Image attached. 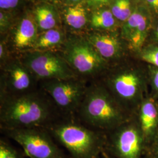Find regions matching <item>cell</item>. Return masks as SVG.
Here are the masks:
<instances>
[{
	"label": "cell",
	"mask_w": 158,
	"mask_h": 158,
	"mask_svg": "<svg viewBox=\"0 0 158 158\" xmlns=\"http://www.w3.org/2000/svg\"><path fill=\"white\" fill-rule=\"evenodd\" d=\"M138 54L142 61L158 68V46H153L143 48Z\"/></svg>",
	"instance_id": "cell-20"
},
{
	"label": "cell",
	"mask_w": 158,
	"mask_h": 158,
	"mask_svg": "<svg viewBox=\"0 0 158 158\" xmlns=\"http://www.w3.org/2000/svg\"><path fill=\"white\" fill-rule=\"evenodd\" d=\"M10 25V18L4 12H0V28L1 31H4Z\"/></svg>",
	"instance_id": "cell-25"
},
{
	"label": "cell",
	"mask_w": 158,
	"mask_h": 158,
	"mask_svg": "<svg viewBox=\"0 0 158 158\" xmlns=\"http://www.w3.org/2000/svg\"><path fill=\"white\" fill-rule=\"evenodd\" d=\"M21 60L39 83L48 80L77 77L63 57L54 51L26 52Z\"/></svg>",
	"instance_id": "cell-9"
},
{
	"label": "cell",
	"mask_w": 158,
	"mask_h": 158,
	"mask_svg": "<svg viewBox=\"0 0 158 158\" xmlns=\"http://www.w3.org/2000/svg\"><path fill=\"white\" fill-rule=\"evenodd\" d=\"M147 153L153 158H158V134L147 148Z\"/></svg>",
	"instance_id": "cell-23"
},
{
	"label": "cell",
	"mask_w": 158,
	"mask_h": 158,
	"mask_svg": "<svg viewBox=\"0 0 158 158\" xmlns=\"http://www.w3.org/2000/svg\"><path fill=\"white\" fill-rule=\"evenodd\" d=\"M19 0H0V8L2 10H10L17 6Z\"/></svg>",
	"instance_id": "cell-24"
},
{
	"label": "cell",
	"mask_w": 158,
	"mask_h": 158,
	"mask_svg": "<svg viewBox=\"0 0 158 158\" xmlns=\"http://www.w3.org/2000/svg\"><path fill=\"white\" fill-rule=\"evenodd\" d=\"M65 19L72 28H83L87 23V13L84 6L79 3L68 7L65 12Z\"/></svg>",
	"instance_id": "cell-16"
},
{
	"label": "cell",
	"mask_w": 158,
	"mask_h": 158,
	"mask_svg": "<svg viewBox=\"0 0 158 158\" xmlns=\"http://www.w3.org/2000/svg\"><path fill=\"white\" fill-rule=\"evenodd\" d=\"M112 0H87L89 5L93 6H101L107 5Z\"/></svg>",
	"instance_id": "cell-26"
},
{
	"label": "cell",
	"mask_w": 158,
	"mask_h": 158,
	"mask_svg": "<svg viewBox=\"0 0 158 158\" xmlns=\"http://www.w3.org/2000/svg\"><path fill=\"white\" fill-rule=\"evenodd\" d=\"M111 12L115 18L125 22L132 14L130 0H115Z\"/></svg>",
	"instance_id": "cell-19"
},
{
	"label": "cell",
	"mask_w": 158,
	"mask_h": 158,
	"mask_svg": "<svg viewBox=\"0 0 158 158\" xmlns=\"http://www.w3.org/2000/svg\"><path fill=\"white\" fill-rule=\"evenodd\" d=\"M46 129L72 158H102L106 150V133L91 128L76 117H62Z\"/></svg>",
	"instance_id": "cell-3"
},
{
	"label": "cell",
	"mask_w": 158,
	"mask_h": 158,
	"mask_svg": "<svg viewBox=\"0 0 158 158\" xmlns=\"http://www.w3.org/2000/svg\"><path fill=\"white\" fill-rule=\"evenodd\" d=\"M121 106L131 115L137 114L142 102L149 95L148 76L133 68L106 72L98 79Z\"/></svg>",
	"instance_id": "cell-4"
},
{
	"label": "cell",
	"mask_w": 158,
	"mask_h": 158,
	"mask_svg": "<svg viewBox=\"0 0 158 158\" xmlns=\"http://www.w3.org/2000/svg\"><path fill=\"white\" fill-rule=\"evenodd\" d=\"M102 158H114L113 157H112L110 155H109L108 153L107 152H106V151L105 150L104 151V152H103L102 153Z\"/></svg>",
	"instance_id": "cell-29"
},
{
	"label": "cell",
	"mask_w": 158,
	"mask_h": 158,
	"mask_svg": "<svg viewBox=\"0 0 158 158\" xmlns=\"http://www.w3.org/2000/svg\"><path fill=\"white\" fill-rule=\"evenodd\" d=\"M67 1H68L69 3L73 4V5H76V4H77L79 3H80V2L82 0H67Z\"/></svg>",
	"instance_id": "cell-28"
},
{
	"label": "cell",
	"mask_w": 158,
	"mask_h": 158,
	"mask_svg": "<svg viewBox=\"0 0 158 158\" xmlns=\"http://www.w3.org/2000/svg\"><path fill=\"white\" fill-rule=\"evenodd\" d=\"M0 158H23L22 154L4 139H0Z\"/></svg>",
	"instance_id": "cell-21"
},
{
	"label": "cell",
	"mask_w": 158,
	"mask_h": 158,
	"mask_svg": "<svg viewBox=\"0 0 158 158\" xmlns=\"http://www.w3.org/2000/svg\"><path fill=\"white\" fill-rule=\"evenodd\" d=\"M1 132L18 143L30 158H66L45 128L2 130Z\"/></svg>",
	"instance_id": "cell-8"
},
{
	"label": "cell",
	"mask_w": 158,
	"mask_h": 158,
	"mask_svg": "<svg viewBox=\"0 0 158 158\" xmlns=\"http://www.w3.org/2000/svg\"><path fill=\"white\" fill-rule=\"evenodd\" d=\"M39 81L20 59H10L2 64L0 96H15L39 89Z\"/></svg>",
	"instance_id": "cell-10"
},
{
	"label": "cell",
	"mask_w": 158,
	"mask_h": 158,
	"mask_svg": "<svg viewBox=\"0 0 158 158\" xmlns=\"http://www.w3.org/2000/svg\"><path fill=\"white\" fill-rule=\"evenodd\" d=\"M148 80L150 95L158 100V68L151 66L149 69Z\"/></svg>",
	"instance_id": "cell-22"
},
{
	"label": "cell",
	"mask_w": 158,
	"mask_h": 158,
	"mask_svg": "<svg viewBox=\"0 0 158 158\" xmlns=\"http://www.w3.org/2000/svg\"><path fill=\"white\" fill-rule=\"evenodd\" d=\"M62 118L56 106L39 87L15 96H0V128H46Z\"/></svg>",
	"instance_id": "cell-1"
},
{
	"label": "cell",
	"mask_w": 158,
	"mask_h": 158,
	"mask_svg": "<svg viewBox=\"0 0 158 158\" xmlns=\"http://www.w3.org/2000/svg\"><path fill=\"white\" fill-rule=\"evenodd\" d=\"M136 115L148 148L158 134V100L149 94L142 102Z\"/></svg>",
	"instance_id": "cell-12"
},
{
	"label": "cell",
	"mask_w": 158,
	"mask_h": 158,
	"mask_svg": "<svg viewBox=\"0 0 158 158\" xmlns=\"http://www.w3.org/2000/svg\"><path fill=\"white\" fill-rule=\"evenodd\" d=\"M155 35H156V38H157L158 40V27H157V28H156V32H155Z\"/></svg>",
	"instance_id": "cell-31"
},
{
	"label": "cell",
	"mask_w": 158,
	"mask_h": 158,
	"mask_svg": "<svg viewBox=\"0 0 158 158\" xmlns=\"http://www.w3.org/2000/svg\"><path fill=\"white\" fill-rule=\"evenodd\" d=\"M147 4L156 13H158V0H146Z\"/></svg>",
	"instance_id": "cell-27"
},
{
	"label": "cell",
	"mask_w": 158,
	"mask_h": 158,
	"mask_svg": "<svg viewBox=\"0 0 158 158\" xmlns=\"http://www.w3.org/2000/svg\"><path fill=\"white\" fill-rule=\"evenodd\" d=\"M142 158H153L152 156H151L149 155H148V154H147L146 153L145 155V156L143 157Z\"/></svg>",
	"instance_id": "cell-30"
},
{
	"label": "cell",
	"mask_w": 158,
	"mask_h": 158,
	"mask_svg": "<svg viewBox=\"0 0 158 158\" xmlns=\"http://www.w3.org/2000/svg\"><path fill=\"white\" fill-rule=\"evenodd\" d=\"M89 83L78 77L40 81L39 86L56 106L62 117H75Z\"/></svg>",
	"instance_id": "cell-6"
},
{
	"label": "cell",
	"mask_w": 158,
	"mask_h": 158,
	"mask_svg": "<svg viewBox=\"0 0 158 158\" xmlns=\"http://www.w3.org/2000/svg\"><path fill=\"white\" fill-rule=\"evenodd\" d=\"M56 15L50 6H38L35 11V19L40 29L48 31L53 28L57 23Z\"/></svg>",
	"instance_id": "cell-17"
},
{
	"label": "cell",
	"mask_w": 158,
	"mask_h": 158,
	"mask_svg": "<svg viewBox=\"0 0 158 158\" xmlns=\"http://www.w3.org/2000/svg\"><path fill=\"white\" fill-rule=\"evenodd\" d=\"M149 30L148 19L139 11L132 12L125 22L123 36L127 42L128 49L136 53L143 49Z\"/></svg>",
	"instance_id": "cell-11"
},
{
	"label": "cell",
	"mask_w": 158,
	"mask_h": 158,
	"mask_svg": "<svg viewBox=\"0 0 158 158\" xmlns=\"http://www.w3.org/2000/svg\"><path fill=\"white\" fill-rule=\"evenodd\" d=\"M64 43L62 34L58 30L52 29L46 31L37 38L32 51H52L62 46Z\"/></svg>",
	"instance_id": "cell-15"
},
{
	"label": "cell",
	"mask_w": 158,
	"mask_h": 158,
	"mask_svg": "<svg viewBox=\"0 0 158 158\" xmlns=\"http://www.w3.org/2000/svg\"><path fill=\"white\" fill-rule=\"evenodd\" d=\"M91 24L94 28L107 29L115 25V19L111 11L99 10L94 12L92 15Z\"/></svg>",
	"instance_id": "cell-18"
},
{
	"label": "cell",
	"mask_w": 158,
	"mask_h": 158,
	"mask_svg": "<svg viewBox=\"0 0 158 158\" xmlns=\"http://www.w3.org/2000/svg\"><path fill=\"white\" fill-rule=\"evenodd\" d=\"M106 134V151L114 158H142L147 153L136 115Z\"/></svg>",
	"instance_id": "cell-7"
},
{
	"label": "cell",
	"mask_w": 158,
	"mask_h": 158,
	"mask_svg": "<svg viewBox=\"0 0 158 158\" xmlns=\"http://www.w3.org/2000/svg\"><path fill=\"white\" fill-rule=\"evenodd\" d=\"M131 115L121 106L102 83H89L76 118L92 129L108 133L128 121Z\"/></svg>",
	"instance_id": "cell-2"
},
{
	"label": "cell",
	"mask_w": 158,
	"mask_h": 158,
	"mask_svg": "<svg viewBox=\"0 0 158 158\" xmlns=\"http://www.w3.org/2000/svg\"><path fill=\"white\" fill-rule=\"evenodd\" d=\"M87 40L108 63L109 61L121 59L124 55V47L115 36L109 34H91L87 37Z\"/></svg>",
	"instance_id": "cell-13"
},
{
	"label": "cell",
	"mask_w": 158,
	"mask_h": 158,
	"mask_svg": "<svg viewBox=\"0 0 158 158\" xmlns=\"http://www.w3.org/2000/svg\"><path fill=\"white\" fill-rule=\"evenodd\" d=\"M76 76L90 83L99 79L108 63L86 39L71 38L64 41L60 53Z\"/></svg>",
	"instance_id": "cell-5"
},
{
	"label": "cell",
	"mask_w": 158,
	"mask_h": 158,
	"mask_svg": "<svg viewBox=\"0 0 158 158\" xmlns=\"http://www.w3.org/2000/svg\"></svg>",
	"instance_id": "cell-32"
},
{
	"label": "cell",
	"mask_w": 158,
	"mask_h": 158,
	"mask_svg": "<svg viewBox=\"0 0 158 158\" xmlns=\"http://www.w3.org/2000/svg\"><path fill=\"white\" fill-rule=\"evenodd\" d=\"M38 37L37 27L34 21L25 18L19 23L14 34L13 44L19 51H32Z\"/></svg>",
	"instance_id": "cell-14"
}]
</instances>
